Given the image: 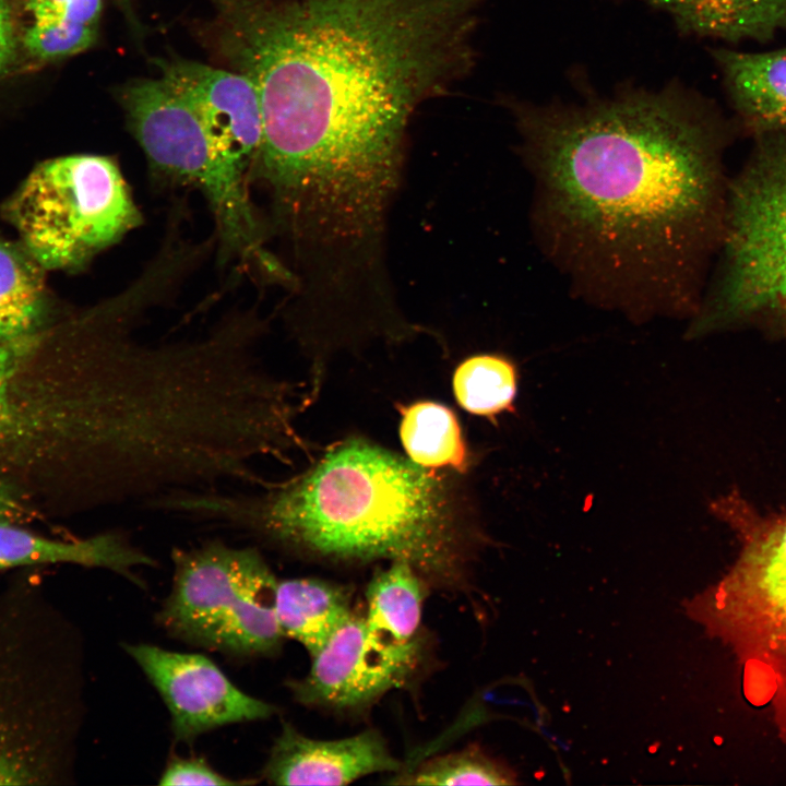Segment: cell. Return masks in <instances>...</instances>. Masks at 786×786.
Masks as SVG:
<instances>
[{
    "label": "cell",
    "instance_id": "obj_1",
    "mask_svg": "<svg viewBox=\"0 0 786 786\" xmlns=\"http://www.w3.org/2000/svg\"><path fill=\"white\" fill-rule=\"evenodd\" d=\"M253 84L263 138L249 181L272 222L320 245L382 234L416 109L472 61L483 0H212Z\"/></svg>",
    "mask_w": 786,
    "mask_h": 786
},
{
    "label": "cell",
    "instance_id": "obj_2",
    "mask_svg": "<svg viewBox=\"0 0 786 786\" xmlns=\"http://www.w3.org/2000/svg\"><path fill=\"white\" fill-rule=\"evenodd\" d=\"M510 105L535 229L576 290L630 317L692 318L722 241L737 124L672 82Z\"/></svg>",
    "mask_w": 786,
    "mask_h": 786
},
{
    "label": "cell",
    "instance_id": "obj_3",
    "mask_svg": "<svg viewBox=\"0 0 786 786\" xmlns=\"http://www.w3.org/2000/svg\"><path fill=\"white\" fill-rule=\"evenodd\" d=\"M165 509L290 553L404 561L428 586L458 593L471 586L472 534L446 478L362 439L333 446L285 481L180 492Z\"/></svg>",
    "mask_w": 786,
    "mask_h": 786
},
{
    "label": "cell",
    "instance_id": "obj_4",
    "mask_svg": "<svg viewBox=\"0 0 786 786\" xmlns=\"http://www.w3.org/2000/svg\"><path fill=\"white\" fill-rule=\"evenodd\" d=\"M83 659L78 628L39 581L0 590V786L73 783Z\"/></svg>",
    "mask_w": 786,
    "mask_h": 786
},
{
    "label": "cell",
    "instance_id": "obj_5",
    "mask_svg": "<svg viewBox=\"0 0 786 786\" xmlns=\"http://www.w3.org/2000/svg\"><path fill=\"white\" fill-rule=\"evenodd\" d=\"M129 130L142 148L153 186L192 189L214 222L216 262L255 285L275 282L283 263L247 175L212 141L194 109L162 76L130 82L120 92Z\"/></svg>",
    "mask_w": 786,
    "mask_h": 786
},
{
    "label": "cell",
    "instance_id": "obj_6",
    "mask_svg": "<svg viewBox=\"0 0 786 786\" xmlns=\"http://www.w3.org/2000/svg\"><path fill=\"white\" fill-rule=\"evenodd\" d=\"M753 139L729 179L718 262L692 335L758 327L786 336V130Z\"/></svg>",
    "mask_w": 786,
    "mask_h": 786
},
{
    "label": "cell",
    "instance_id": "obj_7",
    "mask_svg": "<svg viewBox=\"0 0 786 786\" xmlns=\"http://www.w3.org/2000/svg\"><path fill=\"white\" fill-rule=\"evenodd\" d=\"M2 210L44 270L84 269L143 223L118 160L99 154L38 164Z\"/></svg>",
    "mask_w": 786,
    "mask_h": 786
},
{
    "label": "cell",
    "instance_id": "obj_8",
    "mask_svg": "<svg viewBox=\"0 0 786 786\" xmlns=\"http://www.w3.org/2000/svg\"><path fill=\"white\" fill-rule=\"evenodd\" d=\"M171 561V588L156 615L167 634L235 659L278 654V580L257 547L209 539L175 548Z\"/></svg>",
    "mask_w": 786,
    "mask_h": 786
},
{
    "label": "cell",
    "instance_id": "obj_9",
    "mask_svg": "<svg viewBox=\"0 0 786 786\" xmlns=\"http://www.w3.org/2000/svg\"><path fill=\"white\" fill-rule=\"evenodd\" d=\"M32 334L0 344V462L44 456L70 473L82 445L80 403L68 356L44 383L23 373L37 348Z\"/></svg>",
    "mask_w": 786,
    "mask_h": 786
},
{
    "label": "cell",
    "instance_id": "obj_10",
    "mask_svg": "<svg viewBox=\"0 0 786 786\" xmlns=\"http://www.w3.org/2000/svg\"><path fill=\"white\" fill-rule=\"evenodd\" d=\"M156 689L170 714L177 741L192 742L224 726L263 720L277 708L237 686L209 657L163 648L151 643L123 644Z\"/></svg>",
    "mask_w": 786,
    "mask_h": 786
},
{
    "label": "cell",
    "instance_id": "obj_11",
    "mask_svg": "<svg viewBox=\"0 0 786 786\" xmlns=\"http://www.w3.org/2000/svg\"><path fill=\"white\" fill-rule=\"evenodd\" d=\"M419 647L391 648L371 640L364 615L353 611L311 656L308 674L288 681L295 700L332 710L366 707L403 686L415 670Z\"/></svg>",
    "mask_w": 786,
    "mask_h": 786
},
{
    "label": "cell",
    "instance_id": "obj_12",
    "mask_svg": "<svg viewBox=\"0 0 786 786\" xmlns=\"http://www.w3.org/2000/svg\"><path fill=\"white\" fill-rule=\"evenodd\" d=\"M160 69V76L194 109L222 154L249 179L263 138L260 102L251 81L238 71L195 61H166Z\"/></svg>",
    "mask_w": 786,
    "mask_h": 786
},
{
    "label": "cell",
    "instance_id": "obj_13",
    "mask_svg": "<svg viewBox=\"0 0 786 786\" xmlns=\"http://www.w3.org/2000/svg\"><path fill=\"white\" fill-rule=\"evenodd\" d=\"M374 729L335 740L312 739L283 724L262 777L274 785H347L374 773L402 771Z\"/></svg>",
    "mask_w": 786,
    "mask_h": 786
},
{
    "label": "cell",
    "instance_id": "obj_14",
    "mask_svg": "<svg viewBox=\"0 0 786 786\" xmlns=\"http://www.w3.org/2000/svg\"><path fill=\"white\" fill-rule=\"evenodd\" d=\"M57 563L107 569L138 583L136 568L156 565L154 558L119 529L76 540H59L15 524L0 525V571Z\"/></svg>",
    "mask_w": 786,
    "mask_h": 786
},
{
    "label": "cell",
    "instance_id": "obj_15",
    "mask_svg": "<svg viewBox=\"0 0 786 786\" xmlns=\"http://www.w3.org/2000/svg\"><path fill=\"white\" fill-rule=\"evenodd\" d=\"M736 112L737 128L754 136L786 130V47L760 52L713 49Z\"/></svg>",
    "mask_w": 786,
    "mask_h": 786
},
{
    "label": "cell",
    "instance_id": "obj_16",
    "mask_svg": "<svg viewBox=\"0 0 786 786\" xmlns=\"http://www.w3.org/2000/svg\"><path fill=\"white\" fill-rule=\"evenodd\" d=\"M668 13L680 33L737 43L786 29V0H639Z\"/></svg>",
    "mask_w": 786,
    "mask_h": 786
},
{
    "label": "cell",
    "instance_id": "obj_17",
    "mask_svg": "<svg viewBox=\"0 0 786 786\" xmlns=\"http://www.w3.org/2000/svg\"><path fill=\"white\" fill-rule=\"evenodd\" d=\"M276 617L283 635L313 656L350 617L348 586L314 577L278 580Z\"/></svg>",
    "mask_w": 786,
    "mask_h": 786
},
{
    "label": "cell",
    "instance_id": "obj_18",
    "mask_svg": "<svg viewBox=\"0 0 786 786\" xmlns=\"http://www.w3.org/2000/svg\"><path fill=\"white\" fill-rule=\"evenodd\" d=\"M428 584L404 561L377 572L366 591L367 635L392 648L419 646L418 631Z\"/></svg>",
    "mask_w": 786,
    "mask_h": 786
},
{
    "label": "cell",
    "instance_id": "obj_19",
    "mask_svg": "<svg viewBox=\"0 0 786 786\" xmlns=\"http://www.w3.org/2000/svg\"><path fill=\"white\" fill-rule=\"evenodd\" d=\"M44 271L22 245L0 238V344L35 334L44 322Z\"/></svg>",
    "mask_w": 786,
    "mask_h": 786
},
{
    "label": "cell",
    "instance_id": "obj_20",
    "mask_svg": "<svg viewBox=\"0 0 786 786\" xmlns=\"http://www.w3.org/2000/svg\"><path fill=\"white\" fill-rule=\"evenodd\" d=\"M401 413L400 438L413 463L429 469H466L461 427L449 407L425 401L403 407Z\"/></svg>",
    "mask_w": 786,
    "mask_h": 786
},
{
    "label": "cell",
    "instance_id": "obj_21",
    "mask_svg": "<svg viewBox=\"0 0 786 786\" xmlns=\"http://www.w3.org/2000/svg\"><path fill=\"white\" fill-rule=\"evenodd\" d=\"M516 384L515 366L509 359L492 354L466 358L453 374V391L461 407L486 417H495L512 408Z\"/></svg>",
    "mask_w": 786,
    "mask_h": 786
},
{
    "label": "cell",
    "instance_id": "obj_22",
    "mask_svg": "<svg viewBox=\"0 0 786 786\" xmlns=\"http://www.w3.org/2000/svg\"><path fill=\"white\" fill-rule=\"evenodd\" d=\"M392 784L403 785H512L514 773L480 749L451 752L428 760L412 772L401 773Z\"/></svg>",
    "mask_w": 786,
    "mask_h": 786
},
{
    "label": "cell",
    "instance_id": "obj_23",
    "mask_svg": "<svg viewBox=\"0 0 786 786\" xmlns=\"http://www.w3.org/2000/svg\"><path fill=\"white\" fill-rule=\"evenodd\" d=\"M96 28L62 21L34 22L26 29L23 44L39 60H58L87 49L95 41Z\"/></svg>",
    "mask_w": 786,
    "mask_h": 786
},
{
    "label": "cell",
    "instance_id": "obj_24",
    "mask_svg": "<svg viewBox=\"0 0 786 786\" xmlns=\"http://www.w3.org/2000/svg\"><path fill=\"white\" fill-rule=\"evenodd\" d=\"M758 560L769 593L786 609V516L770 525Z\"/></svg>",
    "mask_w": 786,
    "mask_h": 786
},
{
    "label": "cell",
    "instance_id": "obj_25",
    "mask_svg": "<svg viewBox=\"0 0 786 786\" xmlns=\"http://www.w3.org/2000/svg\"><path fill=\"white\" fill-rule=\"evenodd\" d=\"M254 781H236L226 775L221 774L212 767L204 759L201 758H180L170 759L158 782L159 785H207V786H230V785H248Z\"/></svg>",
    "mask_w": 786,
    "mask_h": 786
},
{
    "label": "cell",
    "instance_id": "obj_26",
    "mask_svg": "<svg viewBox=\"0 0 786 786\" xmlns=\"http://www.w3.org/2000/svg\"><path fill=\"white\" fill-rule=\"evenodd\" d=\"M34 22L63 21L97 26L103 0H27Z\"/></svg>",
    "mask_w": 786,
    "mask_h": 786
},
{
    "label": "cell",
    "instance_id": "obj_27",
    "mask_svg": "<svg viewBox=\"0 0 786 786\" xmlns=\"http://www.w3.org/2000/svg\"><path fill=\"white\" fill-rule=\"evenodd\" d=\"M16 47L11 0H0V76L8 70Z\"/></svg>",
    "mask_w": 786,
    "mask_h": 786
},
{
    "label": "cell",
    "instance_id": "obj_28",
    "mask_svg": "<svg viewBox=\"0 0 786 786\" xmlns=\"http://www.w3.org/2000/svg\"><path fill=\"white\" fill-rule=\"evenodd\" d=\"M31 511L8 483L0 479V525L20 524L29 520Z\"/></svg>",
    "mask_w": 786,
    "mask_h": 786
},
{
    "label": "cell",
    "instance_id": "obj_29",
    "mask_svg": "<svg viewBox=\"0 0 786 786\" xmlns=\"http://www.w3.org/2000/svg\"><path fill=\"white\" fill-rule=\"evenodd\" d=\"M117 3L122 8L123 12L130 16L131 15V0H116Z\"/></svg>",
    "mask_w": 786,
    "mask_h": 786
}]
</instances>
